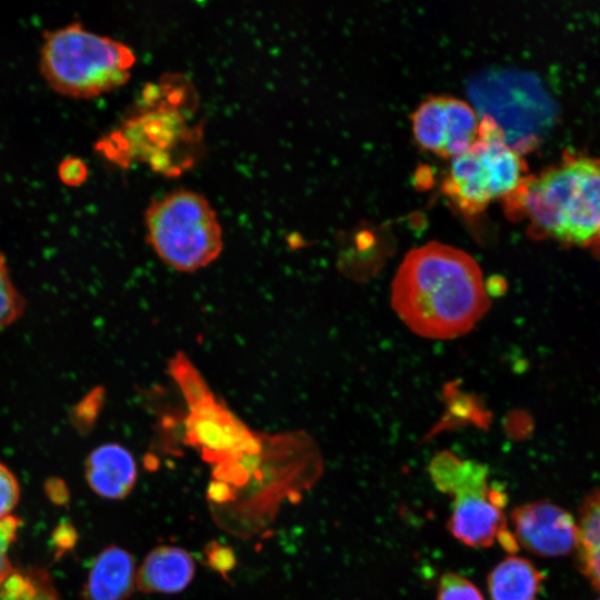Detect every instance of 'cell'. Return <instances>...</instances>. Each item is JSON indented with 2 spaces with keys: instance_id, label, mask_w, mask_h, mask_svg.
Wrapping results in <instances>:
<instances>
[{
  "instance_id": "44dd1931",
  "label": "cell",
  "mask_w": 600,
  "mask_h": 600,
  "mask_svg": "<svg viewBox=\"0 0 600 600\" xmlns=\"http://www.w3.org/2000/svg\"><path fill=\"white\" fill-rule=\"evenodd\" d=\"M437 600H484L479 589L467 578L456 572L441 576Z\"/></svg>"
},
{
  "instance_id": "f1b7e54d",
  "label": "cell",
  "mask_w": 600,
  "mask_h": 600,
  "mask_svg": "<svg viewBox=\"0 0 600 600\" xmlns=\"http://www.w3.org/2000/svg\"><path fill=\"white\" fill-rule=\"evenodd\" d=\"M597 600H600V597Z\"/></svg>"
},
{
  "instance_id": "30bf717a",
  "label": "cell",
  "mask_w": 600,
  "mask_h": 600,
  "mask_svg": "<svg viewBox=\"0 0 600 600\" xmlns=\"http://www.w3.org/2000/svg\"><path fill=\"white\" fill-rule=\"evenodd\" d=\"M526 164L488 118H481L477 141L453 157L442 189L464 214L482 212L497 198L506 200L524 181Z\"/></svg>"
},
{
  "instance_id": "d4e9b609",
  "label": "cell",
  "mask_w": 600,
  "mask_h": 600,
  "mask_svg": "<svg viewBox=\"0 0 600 600\" xmlns=\"http://www.w3.org/2000/svg\"><path fill=\"white\" fill-rule=\"evenodd\" d=\"M20 497L19 482L13 472L0 462V519L11 516Z\"/></svg>"
},
{
  "instance_id": "5b68a950",
  "label": "cell",
  "mask_w": 600,
  "mask_h": 600,
  "mask_svg": "<svg viewBox=\"0 0 600 600\" xmlns=\"http://www.w3.org/2000/svg\"><path fill=\"white\" fill-rule=\"evenodd\" d=\"M168 371L188 408L183 442L211 467L209 483L229 498L246 484V463L260 450L261 432L252 430L217 398L183 352L169 360Z\"/></svg>"
},
{
  "instance_id": "484cf974",
  "label": "cell",
  "mask_w": 600,
  "mask_h": 600,
  "mask_svg": "<svg viewBox=\"0 0 600 600\" xmlns=\"http://www.w3.org/2000/svg\"><path fill=\"white\" fill-rule=\"evenodd\" d=\"M88 173L86 162L77 157L64 158L58 167L59 179L68 187L80 186L88 178Z\"/></svg>"
},
{
  "instance_id": "9c48e42d",
  "label": "cell",
  "mask_w": 600,
  "mask_h": 600,
  "mask_svg": "<svg viewBox=\"0 0 600 600\" xmlns=\"http://www.w3.org/2000/svg\"><path fill=\"white\" fill-rule=\"evenodd\" d=\"M429 474L436 488L452 498L448 529L457 540L469 547L488 548L508 529L502 510L507 496L489 486L484 464L444 450L433 456Z\"/></svg>"
},
{
  "instance_id": "cb8c5ba5",
  "label": "cell",
  "mask_w": 600,
  "mask_h": 600,
  "mask_svg": "<svg viewBox=\"0 0 600 600\" xmlns=\"http://www.w3.org/2000/svg\"><path fill=\"white\" fill-rule=\"evenodd\" d=\"M204 558L207 564L220 573L224 579L236 566V556L233 550L219 541H210L204 547Z\"/></svg>"
},
{
  "instance_id": "277c9868",
  "label": "cell",
  "mask_w": 600,
  "mask_h": 600,
  "mask_svg": "<svg viewBox=\"0 0 600 600\" xmlns=\"http://www.w3.org/2000/svg\"><path fill=\"white\" fill-rule=\"evenodd\" d=\"M142 96L140 108L98 141L97 150L122 167L144 161L160 173H180L193 163L201 140L200 127L187 113L194 101L189 82L168 77Z\"/></svg>"
},
{
  "instance_id": "ba28073f",
  "label": "cell",
  "mask_w": 600,
  "mask_h": 600,
  "mask_svg": "<svg viewBox=\"0 0 600 600\" xmlns=\"http://www.w3.org/2000/svg\"><path fill=\"white\" fill-rule=\"evenodd\" d=\"M147 239L157 256L180 272H194L222 251V229L208 200L191 190L153 199L144 213Z\"/></svg>"
},
{
  "instance_id": "9a60e30c",
  "label": "cell",
  "mask_w": 600,
  "mask_h": 600,
  "mask_svg": "<svg viewBox=\"0 0 600 600\" xmlns=\"http://www.w3.org/2000/svg\"><path fill=\"white\" fill-rule=\"evenodd\" d=\"M137 568L132 554L116 544L93 560L83 588V600H127L136 589Z\"/></svg>"
},
{
  "instance_id": "603a6c76",
  "label": "cell",
  "mask_w": 600,
  "mask_h": 600,
  "mask_svg": "<svg viewBox=\"0 0 600 600\" xmlns=\"http://www.w3.org/2000/svg\"><path fill=\"white\" fill-rule=\"evenodd\" d=\"M21 526L19 518L9 516L0 519V584L13 572L9 550L17 539Z\"/></svg>"
},
{
  "instance_id": "e0dca14e",
  "label": "cell",
  "mask_w": 600,
  "mask_h": 600,
  "mask_svg": "<svg viewBox=\"0 0 600 600\" xmlns=\"http://www.w3.org/2000/svg\"><path fill=\"white\" fill-rule=\"evenodd\" d=\"M577 526L578 568L600 592V490L591 492L582 502Z\"/></svg>"
},
{
  "instance_id": "ac0fdd59",
  "label": "cell",
  "mask_w": 600,
  "mask_h": 600,
  "mask_svg": "<svg viewBox=\"0 0 600 600\" xmlns=\"http://www.w3.org/2000/svg\"><path fill=\"white\" fill-rule=\"evenodd\" d=\"M0 600H61L44 569L23 568L0 584Z\"/></svg>"
},
{
  "instance_id": "7402d4cb",
  "label": "cell",
  "mask_w": 600,
  "mask_h": 600,
  "mask_svg": "<svg viewBox=\"0 0 600 600\" xmlns=\"http://www.w3.org/2000/svg\"><path fill=\"white\" fill-rule=\"evenodd\" d=\"M103 392L98 388L91 390L71 409V422L80 432H87L94 423Z\"/></svg>"
},
{
  "instance_id": "8fae6325",
  "label": "cell",
  "mask_w": 600,
  "mask_h": 600,
  "mask_svg": "<svg viewBox=\"0 0 600 600\" xmlns=\"http://www.w3.org/2000/svg\"><path fill=\"white\" fill-rule=\"evenodd\" d=\"M420 147L441 157H456L477 141L480 119L473 108L454 97L424 99L411 116Z\"/></svg>"
},
{
  "instance_id": "83f0119b",
  "label": "cell",
  "mask_w": 600,
  "mask_h": 600,
  "mask_svg": "<svg viewBox=\"0 0 600 600\" xmlns=\"http://www.w3.org/2000/svg\"><path fill=\"white\" fill-rule=\"evenodd\" d=\"M47 491L49 497L57 503H63L68 500V490L60 480L48 481Z\"/></svg>"
},
{
  "instance_id": "52a82bcc",
  "label": "cell",
  "mask_w": 600,
  "mask_h": 600,
  "mask_svg": "<svg viewBox=\"0 0 600 600\" xmlns=\"http://www.w3.org/2000/svg\"><path fill=\"white\" fill-rule=\"evenodd\" d=\"M467 88L478 112L491 119L504 142L520 154L536 148L557 120L558 107L533 73L483 71Z\"/></svg>"
},
{
  "instance_id": "d6986e66",
  "label": "cell",
  "mask_w": 600,
  "mask_h": 600,
  "mask_svg": "<svg viewBox=\"0 0 600 600\" xmlns=\"http://www.w3.org/2000/svg\"><path fill=\"white\" fill-rule=\"evenodd\" d=\"M449 390L446 388L448 411L444 418L437 424L433 433L450 427L472 423L477 427H488L490 421L489 412L481 406L480 400L471 394L459 393L453 384Z\"/></svg>"
},
{
  "instance_id": "7c38bea8",
  "label": "cell",
  "mask_w": 600,
  "mask_h": 600,
  "mask_svg": "<svg viewBox=\"0 0 600 600\" xmlns=\"http://www.w3.org/2000/svg\"><path fill=\"white\" fill-rule=\"evenodd\" d=\"M518 544L540 557H562L576 550L578 526L572 516L549 501L522 504L511 511Z\"/></svg>"
},
{
  "instance_id": "8992f818",
  "label": "cell",
  "mask_w": 600,
  "mask_h": 600,
  "mask_svg": "<svg viewBox=\"0 0 600 600\" xmlns=\"http://www.w3.org/2000/svg\"><path fill=\"white\" fill-rule=\"evenodd\" d=\"M136 57L130 47L72 22L49 31L40 50V70L58 93L90 99L123 86Z\"/></svg>"
},
{
  "instance_id": "5bb4252c",
  "label": "cell",
  "mask_w": 600,
  "mask_h": 600,
  "mask_svg": "<svg viewBox=\"0 0 600 600\" xmlns=\"http://www.w3.org/2000/svg\"><path fill=\"white\" fill-rule=\"evenodd\" d=\"M196 563L181 547L160 544L151 549L137 568L136 588L143 593L172 594L193 580Z\"/></svg>"
},
{
  "instance_id": "7a4b0ae2",
  "label": "cell",
  "mask_w": 600,
  "mask_h": 600,
  "mask_svg": "<svg viewBox=\"0 0 600 600\" xmlns=\"http://www.w3.org/2000/svg\"><path fill=\"white\" fill-rule=\"evenodd\" d=\"M503 201L509 217L529 221L532 238L600 254V157L566 151Z\"/></svg>"
},
{
  "instance_id": "2e32d148",
  "label": "cell",
  "mask_w": 600,
  "mask_h": 600,
  "mask_svg": "<svg viewBox=\"0 0 600 600\" xmlns=\"http://www.w3.org/2000/svg\"><path fill=\"white\" fill-rule=\"evenodd\" d=\"M542 580L532 562L511 556L490 571L487 582L491 600H536Z\"/></svg>"
},
{
  "instance_id": "3957f363",
  "label": "cell",
  "mask_w": 600,
  "mask_h": 600,
  "mask_svg": "<svg viewBox=\"0 0 600 600\" xmlns=\"http://www.w3.org/2000/svg\"><path fill=\"white\" fill-rule=\"evenodd\" d=\"M323 470L319 447L304 431L261 432L259 464L248 484L209 510L222 531L248 540L266 533L286 503L300 501Z\"/></svg>"
},
{
  "instance_id": "4316f807",
  "label": "cell",
  "mask_w": 600,
  "mask_h": 600,
  "mask_svg": "<svg viewBox=\"0 0 600 600\" xmlns=\"http://www.w3.org/2000/svg\"><path fill=\"white\" fill-rule=\"evenodd\" d=\"M76 539L77 532L69 523L60 524L53 534L54 546L58 547L60 551L72 548L76 543Z\"/></svg>"
},
{
  "instance_id": "6da1fadb",
  "label": "cell",
  "mask_w": 600,
  "mask_h": 600,
  "mask_svg": "<svg viewBox=\"0 0 600 600\" xmlns=\"http://www.w3.org/2000/svg\"><path fill=\"white\" fill-rule=\"evenodd\" d=\"M391 304L417 334L450 339L472 329L490 301L471 256L429 242L404 257L392 281Z\"/></svg>"
},
{
  "instance_id": "4fadbf2b",
  "label": "cell",
  "mask_w": 600,
  "mask_h": 600,
  "mask_svg": "<svg viewBox=\"0 0 600 600\" xmlns=\"http://www.w3.org/2000/svg\"><path fill=\"white\" fill-rule=\"evenodd\" d=\"M84 476L90 489L99 497L119 500L134 488L137 463L131 452L120 443H102L89 453Z\"/></svg>"
},
{
  "instance_id": "ffe728a7",
  "label": "cell",
  "mask_w": 600,
  "mask_h": 600,
  "mask_svg": "<svg viewBox=\"0 0 600 600\" xmlns=\"http://www.w3.org/2000/svg\"><path fill=\"white\" fill-rule=\"evenodd\" d=\"M26 300L14 286L6 257L0 252V332L18 320Z\"/></svg>"
}]
</instances>
